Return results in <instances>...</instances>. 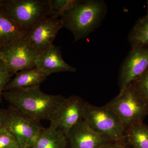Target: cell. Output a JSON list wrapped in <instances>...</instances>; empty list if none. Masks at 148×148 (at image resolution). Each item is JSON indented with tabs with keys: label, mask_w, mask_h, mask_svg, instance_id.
Instances as JSON below:
<instances>
[{
	"label": "cell",
	"mask_w": 148,
	"mask_h": 148,
	"mask_svg": "<svg viewBox=\"0 0 148 148\" xmlns=\"http://www.w3.org/2000/svg\"><path fill=\"white\" fill-rule=\"evenodd\" d=\"M125 139L131 148H148V125L142 122L125 130Z\"/></svg>",
	"instance_id": "obj_16"
},
{
	"label": "cell",
	"mask_w": 148,
	"mask_h": 148,
	"mask_svg": "<svg viewBox=\"0 0 148 148\" xmlns=\"http://www.w3.org/2000/svg\"><path fill=\"white\" fill-rule=\"evenodd\" d=\"M12 75L2 61L0 60V98L2 97L6 86L11 80Z\"/></svg>",
	"instance_id": "obj_21"
},
{
	"label": "cell",
	"mask_w": 148,
	"mask_h": 148,
	"mask_svg": "<svg viewBox=\"0 0 148 148\" xmlns=\"http://www.w3.org/2000/svg\"><path fill=\"white\" fill-rule=\"evenodd\" d=\"M148 69V47L132 46L120 69L119 84L122 90L139 78Z\"/></svg>",
	"instance_id": "obj_9"
},
{
	"label": "cell",
	"mask_w": 148,
	"mask_h": 148,
	"mask_svg": "<svg viewBox=\"0 0 148 148\" xmlns=\"http://www.w3.org/2000/svg\"><path fill=\"white\" fill-rule=\"evenodd\" d=\"M84 120L95 132L113 142H124L125 128L119 118L106 106L98 107L87 102Z\"/></svg>",
	"instance_id": "obj_5"
},
{
	"label": "cell",
	"mask_w": 148,
	"mask_h": 148,
	"mask_svg": "<svg viewBox=\"0 0 148 148\" xmlns=\"http://www.w3.org/2000/svg\"><path fill=\"white\" fill-rule=\"evenodd\" d=\"M35 67L47 76L59 72L76 71V68L64 61L60 47L53 44L40 52Z\"/></svg>",
	"instance_id": "obj_12"
},
{
	"label": "cell",
	"mask_w": 148,
	"mask_h": 148,
	"mask_svg": "<svg viewBox=\"0 0 148 148\" xmlns=\"http://www.w3.org/2000/svg\"><path fill=\"white\" fill-rule=\"evenodd\" d=\"M1 9L24 34L41 19L50 16L49 0H5Z\"/></svg>",
	"instance_id": "obj_4"
},
{
	"label": "cell",
	"mask_w": 148,
	"mask_h": 148,
	"mask_svg": "<svg viewBox=\"0 0 148 148\" xmlns=\"http://www.w3.org/2000/svg\"><path fill=\"white\" fill-rule=\"evenodd\" d=\"M147 15H148V1L147 2Z\"/></svg>",
	"instance_id": "obj_25"
},
{
	"label": "cell",
	"mask_w": 148,
	"mask_h": 148,
	"mask_svg": "<svg viewBox=\"0 0 148 148\" xmlns=\"http://www.w3.org/2000/svg\"><path fill=\"white\" fill-rule=\"evenodd\" d=\"M4 0H0V9L2 7L3 3Z\"/></svg>",
	"instance_id": "obj_24"
},
{
	"label": "cell",
	"mask_w": 148,
	"mask_h": 148,
	"mask_svg": "<svg viewBox=\"0 0 148 148\" xmlns=\"http://www.w3.org/2000/svg\"><path fill=\"white\" fill-rule=\"evenodd\" d=\"M16 74L6 86L4 91L40 86L48 77L36 67L22 70Z\"/></svg>",
	"instance_id": "obj_13"
},
{
	"label": "cell",
	"mask_w": 148,
	"mask_h": 148,
	"mask_svg": "<svg viewBox=\"0 0 148 148\" xmlns=\"http://www.w3.org/2000/svg\"><path fill=\"white\" fill-rule=\"evenodd\" d=\"M25 35L0 49V60L12 75L34 68L39 54Z\"/></svg>",
	"instance_id": "obj_6"
},
{
	"label": "cell",
	"mask_w": 148,
	"mask_h": 148,
	"mask_svg": "<svg viewBox=\"0 0 148 148\" xmlns=\"http://www.w3.org/2000/svg\"><path fill=\"white\" fill-rule=\"evenodd\" d=\"M63 28L64 25L61 18L47 16L35 24L25 36L40 53L53 45L56 37Z\"/></svg>",
	"instance_id": "obj_10"
},
{
	"label": "cell",
	"mask_w": 148,
	"mask_h": 148,
	"mask_svg": "<svg viewBox=\"0 0 148 148\" xmlns=\"http://www.w3.org/2000/svg\"><path fill=\"white\" fill-rule=\"evenodd\" d=\"M76 0H49L50 16L60 18L73 7Z\"/></svg>",
	"instance_id": "obj_18"
},
{
	"label": "cell",
	"mask_w": 148,
	"mask_h": 148,
	"mask_svg": "<svg viewBox=\"0 0 148 148\" xmlns=\"http://www.w3.org/2000/svg\"><path fill=\"white\" fill-rule=\"evenodd\" d=\"M69 148H101L113 142L108 137L95 132L82 121L66 135Z\"/></svg>",
	"instance_id": "obj_11"
},
{
	"label": "cell",
	"mask_w": 148,
	"mask_h": 148,
	"mask_svg": "<svg viewBox=\"0 0 148 148\" xmlns=\"http://www.w3.org/2000/svg\"><path fill=\"white\" fill-rule=\"evenodd\" d=\"M24 35L16 23L0 9V49Z\"/></svg>",
	"instance_id": "obj_15"
},
{
	"label": "cell",
	"mask_w": 148,
	"mask_h": 148,
	"mask_svg": "<svg viewBox=\"0 0 148 148\" xmlns=\"http://www.w3.org/2000/svg\"><path fill=\"white\" fill-rule=\"evenodd\" d=\"M40 86L4 91L2 97L29 118L38 122L42 120L50 121L66 98L46 93Z\"/></svg>",
	"instance_id": "obj_1"
},
{
	"label": "cell",
	"mask_w": 148,
	"mask_h": 148,
	"mask_svg": "<svg viewBox=\"0 0 148 148\" xmlns=\"http://www.w3.org/2000/svg\"><path fill=\"white\" fill-rule=\"evenodd\" d=\"M7 116V109L0 108V130L5 128Z\"/></svg>",
	"instance_id": "obj_23"
},
{
	"label": "cell",
	"mask_w": 148,
	"mask_h": 148,
	"mask_svg": "<svg viewBox=\"0 0 148 148\" xmlns=\"http://www.w3.org/2000/svg\"><path fill=\"white\" fill-rule=\"evenodd\" d=\"M101 148H131L125 145L124 142H113L103 146Z\"/></svg>",
	"instance_id": "obj_22"
},
{
	"label": "cell",
	"mask_w": 148,
	"mask_h": 148,
	"mask_svg": "<svg viewBox=\"0 0 148 148\" xmlns=\"http://www.w3.org/2000/svg\"><path fill=\"white\" fill-rule=\"evenodd\" d=\"M105 106L119 118L125 130L143 122L148 115L147 104L132 83Z\"/></svg>",
	"instance_id": "obj_3"
},
{
	"label": "cell",
	"mask_w": 148,
	"mask_h": 148,
	"mask_svg": "<svg viewBox=\"0 0 148 148\" xmlns=\"http://www.w3.org/2000/svg\"><path fill=\"white\" fill-rule=\"evenodd\" d=\"M30 148H69L66 135L49 126L44 127L36 141Z\"/></svg>",
	"instance_id": "obj_14"
},
{
	"label": "cell",
	"mask_w": 148,
	"mask_h": 148,
	"mask_svg": "<svg viewBox=\"0 0 148 148\" xmlns=\"http://www.w3.org/2000/svg\"><path fill=\"white\" fill-rule=\"evenodd\" d=\"M5 127L13 135L21 148L32 147L44 128L39 122L10 106L7 109Z\"/></svg>",
	"instance_id": "obj_7"
},
{
	"label": "cell",
	"mask_w": 148,
	"mask_h": 148,
	"mask_svg": "<svg viewBox=\"0 0 148 148\" xmlns=\"http://www.w3.org/2000/svg\"><path fill=\"white\" fill-rule=\"evenodd\" d=\"M102 0H76L61 18L65 27L73 35L75 42L83 39L99 27L107 12Z\"/></svg>",
	"instance_id": "obj_2"
},
{
	"label": "cell",
	"mask_w": 148,
	"mask_h": 148,
	"mask_svg": "<svg viewBox=\"0 0 148 148\" xmlns=\"http://www.w3.org/2000/svg\"><path fill=\"white\" fill-rule=\"evenodd\" d=\"M128 40L132 46L148 47V15L138 20L130 33Z\"/></svg>",
	"instance_id": "obj_17"
},
{
	"label": "cell",
	"mask_w": 148,
	"mask_h": 148,
	"mask_svg": "<svg viewBox=\"0 0 148 148\" xmlns=\"http://www.w3.org/2000/svg\"><path fill=\"white\" fill-rule=\"evenodd\" d=\"M132 83L141 93L148 106V69Z\"/></svg>",
	"instance_id": "obj_20"
},
{
	"label": "cell",
	"mask_w": 148,
	"mask_h": 148,
	"mask_svg": "<svg viewBox=\"0 0 148 148\" xmlns=\"http://www.w3.org/2000/svg\"><path fill=\"white\" fill-rule=\"evenodd\" d=\"M87 103L77 95L65 98L51 121L50 126L67 135L74 126L83 120Z\"/></svg>",
	"instance_id": "obj_8"
},
{
	"label": "cell",
	"mask_w": 148,
	"mask_h": 148,
	"mask_svg": "<svg viewBox=\"0 0 148 148\" xmlns=\"http://www.w3.org/2000/svg\"><path fill=\"white\" fill-rule=\"evenodd\" d=\"M0 148H21L15 138L5 127L0 130Z\"/></svg>",
	"instance_id": "obj_19"
}]
</instances>
